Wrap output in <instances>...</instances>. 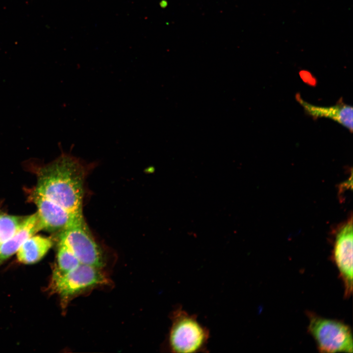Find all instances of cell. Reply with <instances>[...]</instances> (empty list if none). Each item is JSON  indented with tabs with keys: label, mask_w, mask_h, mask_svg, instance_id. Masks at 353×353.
<instances>
[{
	"label": "cell",
	"mask_w": 353,
	"mask_h": 353,
	"mask_svg": "<svg viewBox=\"0 0 353 353\" xmlns=\"http://www.w3.org/2000/svg\"><path fill=\"white\" fill-rule=\"evenodd\" d=\"M25 218L0 214V244L7 241L15 234Z\"/></svg>",
	"instance_id": "12"
},
{
	"label": "cell",
	"mask_w": 353,
	"mask_h": 353,
	"mask_svg": "<svg viewBox=\"0 0 353 353\" xmlns=\"http://www.w3.org/2000/svg\"><path fill=\"white\" fill-rule=\"evenodd\" d=\"M53 245L50 238L33 235L28 238L17 252L18 261L23 264H31L40 260Z\"/></svg>",
	"instance_id": "10"
},
{
	"label": "cell",
	"mask_w": 353,
	"mask_h": 353,
	"mask_svg": "<svg viewBox=\"0 0 353 353\" xmlns=\"http://www.w3.org/2000/svg\"><path fill=\"white\" fill-rule=\"evenodd\" d=\"M296 99L303 106L305 113L313 118L325 117L331 119L352 132L353 107L344 103L342 99H340L335 105L329 107L312 105L303 100L300 94L296 95Z\"/></svg>",
	"instance_id": "8"
},
{
	"label": "cell",
	"mask_w": 353,
	"mask_h": 353,
	"mask_svg": "<svg viewBox=\"0 0 353 353\" xmlns=\"http://www.w3.org/2000/svg\"><path fill=\"white\" fill-rule=\"evenodd\" d=\"M80 262L70 249L59 241L57 254V265L54 268L61 273L70 271L79 264Z\"/></svg>",
	"instance_id": "11"
},
{
	"label": "cell",
	"mask_w": 353,
	"mask_h": 353,
	"mask_svg": "<svg viewBox=\"0 0 353 353\" xmlns=\"http://www.w3.org/2000/svg\"><path fill=\"white\" fill-rule=\"evenodd\" d=\"M159 4L161 8H164L168 5V2L166 0H162L160 2Z\"/></svg>",
	"instance_id": "13"
},
{
	"label": "cell",
	"mask_w": 353,
	"mask_h": 353,
	"mask_svg": "<svg viewBox=\"0 0 353 353\" xmlns=\"http://www.w3.org/2000/svg\"><path fill=\"white\" fill-rule=\"evenodd\" d=\"M107 282V279L101 268L80 264L76 268L65 273L54 269L50 287L51 291L59 295L62 306L66 307L75 296Z\"/></svg>",
	"instance_id": "3"
},
{
	"label": "cell",
	"mask_w": 353,
	"mask_h": 353,
	"mask_svg": "<svg viewBox=\"0 0 353 353\" xmlns=\"http://www.w3.org/2000/svg\"><path fill=\"white\" fill-rule=\"evenodd\" d=\"M85 173L77 158L62 154L39 170L34 190L75 216L82 217Z\"/></svg>",
	"instance_id": "1"
},
{
	"label": "cell",
	"mask_w": 353,
	"mask_h": 353,
	"mask_svg": "<svg viewBox=\"0 0 353 353\" xmlns=\"http://www.w3.org/2000/svg\"></svg>",
	"instance_id": "14"
},
{
	"label": "cell",
	"mask_w": 353,
	"mask_h": 353,
	"mask_svg": "<svg viewBox=\"0 0 353 353\" xmlns=\"http://www.w3.org/2000/svg\"><path fill=\"white\" fill-rule=\"evenodd\" d=\"M41 230L42 227L37 212L25 217L15 234L0 244V263L17 252L28 238Z\"/></svg>",
	"instance_id": "9"
},
{
	"label": "cell",
	"mask_w": 353,
	"mask_h": 353,
	"mask_svg": "<svg viewBox=\"0 0 353 353\" xmlns=\"http://www.w3.org/2000/svg\"><path fill=\"white\" fill-rule=\"evenodd\" d=\"M308 331L321 353H353V340L350 327L335 320L308 313Z\"/></svg>",
	"instance_id": "4"
},
{
	"label": "cell",
	"mask_w": 353,
	"mask_h": 353,
	"mask_svg": "<svg viewBox=\"0 0 353 353\" xmlns=\"http://www.w3.org/2000/svg\"><path fill=\"white\" fill-rule=\"evenodd\" d=\"M332 258L343 283L344 296L349 298L353 292V220L352 216L336 231Z\"/></svg>",
	"instance_id": "6"
},
{
	"label": "cell",
	"mask_w": 353,
	"mask_h": 353,
	"mask_svg": "<svg viewBox=\"0 0 353 353\" xmlns=\"http://www.w3.org/2000/svg\"><path fill=\"white\" fill-rule=\"evenodd\" d=\"M30 198L37 207V213L43 230L61 232L75 222L83 219V217L75 216L34 189L31 192Z\"/></svg>",
	"instance_id": "7"
},
{
	"label": "cell",
	"mask_w": 353,
	"mask_h": 353,
	"mask_svg": "<svg viewBox=\"0 0 353 353\" xmlns=\"http://www.w3.org/2000/svg\"><path fill=\"white\" fill-rule=\"evenodd\" d=\"M59 241L70 249L80 264L99 268L104 265L101 250L90 234L84 219L61 231Z\"/></svg>",
	"instance_id": "5"
},
{
	"label": "cell",
	"mask_w": 353,
	"mask_h": 353,
	"mask_svg": "<svg viewBox=\"0 0 353 353\" xmlns=\"http://www.w3.org/2000/svg\"><path fill=\"white\" fill-rule=\"evenodd\" d=\"M171 319L168 343L172 352L197 353L206 349L209 333L196 316L178 308L173 312Z\"/></svg>",
	"instance_id": "2"
}]
</instances>
